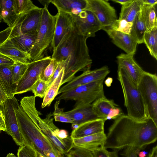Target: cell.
<instances>
[{"instance_id": "6da1fadb", "label": "cell", "mask_w": 157, "mask_h": 157, "mask_svg": "<svg viewBox=\"0 0 157 157\" xmlns=\"http://www.w3.org/2000/svg\"><path fill=\"white\" fill-rule=\"evenodd\" d=\"M157 140V124L148 117L137 120L123 114L114 120L109 128L104 145L106 149L121 151L128 147L137 153Z\"/></svg>"}, {"instance_id": "7a4b0ae2", "label": "cell", "mask_w": 157, "mask_h": 157, "mask_svg": "<svg viewBox=\"0 0 157 157\" xmlns=\"http://www.w3.org/2000/svg\"><path fill=\"white\" fill-rule=\"evenodd\" d=\"M87 38L78 34L74 27L53 52L51 58L63 63L64 71L61 85L73 79L78 72L90 70L92 60L86 44Z\"/></svg>"}, {"instance_id": "3957f363", "label": "cell", "mask_w": 157, "mask_h": 157, "mask_svg": "<svg viewBox=\"0 0 157 157\" xmlns=\"http://www.w3.org/2000/svg\"><path fill=\"white\" fill-rule=\"evenodd\" d=\"M16 113L24 145H29L45 157H63L48 137L35 124L19 105Z\"/></svg>"}, {"instance_id": "277c9868", "label": "cell", "mask_w": 157, "mask_h": 157, "mask_svg": "<svg viewBox=\"0 0 157 157\" xmlns=\"http://www.w3.org/2000/svg\"><path fill=\"white\" fill-rule=\"evenodd\" d=\"M117 76L123 94L127 115L137 120H144L148 117L137 85L125 70L118 66Z\"/></svg>"}, {"instance_id": "5b68a950", "label": "cell", "mask_w": 157, "mask_h": 157, "mask_svg": "<svg viewBox=\"0 0 157 157\" xmlns=\"http://www.w3.org/2000/svg\"><path fill=\"white\" fill-rule=\"evenodd\" d=\"M56 21V16L52 15L48 7L44 6L36 40L29 53L32 61H36L44 57L53 39Z\"/></svg>"}, {"instance_id": "8992f818", "label": "cell", "mask_w": 157, "mask_h": 157, "mask_svg": "<svg viewBox=\"0 0 157 157\" xmlns=\"http://www.w3.org/2000/svg\"><path fill=\"white\" fill-rule=\"evenodd\" d=\"M27 114L60 153L66 154L74 147L70 136L64 139H60L56 136V132L59 128L53 122V114L51 112L48 114L45 118L42 119L40 117V112L37 110L36 107H33L28 110Z\"/></svg>"}, {"instance_id": "52a82bcc", "label": "cell", "mask_w": 157, "mask_h": 157, "mask_svg": "<svg viewBox=\"0 0 157 157\" xmlns=\"http://www.w3.org/2000/svg\"><path fill=\"white\" fill-rule=\"evenodd\" d=\"M105 79L80 85L60 94L57 100H72L75 101V107L92 104L104 95Z\"/></svg>"}, {"instance_id": "ba28073f", "label": "cell", "mask_w": 157, "mask_h": 157, "mask_svg": "<svg viewBox=\"0 0 157 157\" xmlns=\"http://www.w3.org/2000/svg\"><path fill=\"white\" fill-rule=\"evenodd\" d=\"M148 117L157 124V76L144 71L137 85Z\"/></svg>"}, {"instance_id": "9c48e42d", "label": "cell", "mask_w": 157, "mask_h": 157, "mask_svg": "<svg viewBox=\"0 0 157 157\" xmlns=\"http://www.w3.org/2000/svg\"><path fill=\"white\" fill-rule=\"evenodd\" d=\"M86 5L83 10L92 13L96 17L105 31L112 29L118 19L116 12L107 0H86Z\"/></svg>"}, {"instance_id": "30bf717a", "label": "cell", "mask_w": 157, "mask_h": 157, "mask_svg": "<svg viewBox=\"0 0 157 157\" xmlns=\"http://www.w3.org/2000/svg\"><path fill=\"white\" fill-rule=\"evenodd\" d=\"M19 105L14 96L8 98L3 104L1 109L5 120L6 133L11 136L16 144L20 147L24 144L16 113V110Z\"/></svg>"}, {"instance_id": "8fae6325", "label": "cell", "mask_w": 157, "mask_h": 157, "mask_svg": "<svg viewBox=\"0 0 157 157\" xmlns=\"http://www.w3.org/2000/svg\"><path fill=\"white\" fill-rule=\"evenodd\" d=\"M51 59V56H48L29 63L26 71L17 84L15 95L30 90Z\"/></svg>"}, {"instance_id": "7c38bea8", "label": "cell", "mask_w": 157, "mask_h": 157, "mask_svg": "<svg viewBox=\"0 0 157 157\" xmlns=\"http://www.w3.org/2000/svg\"><path fill=\"white\" fill-rule=\"evenodd\" d=\"M72 15L75 28L79 35L87 38L94 37L102 29L96 17L90 11L82 10L77 14Z\"/></svg>"}, {"instance_id": "4fadbf2b", "label": "cell", "mask_w": 157, "mask_h": 157, "mask_svg": "<svg viewBox=\"0 0 157 157\" xmlns=\"http://www.w3.org/2000/svg\"><path fill=\"white\" fill-rule=\"evenodd\" d=\"M109 73V70L107 66L93 70L84 71L60 88L58 95L76 86L105 79Z\"/></svg>"}, {"instance_id": "5bb4252c", "label": "cell", "mask_w": 157, "mask_h": 157, "mask_svg": "<svg viewBox=\"0 0 157 157\" xmlns=\"http://www.w3.org/2000/svg\"><path fill=\"white\" fill-rule=\"evenodd\" d=\"M55 16L54 33L51 46L53 52L55 50L65 35L74 27L72 14L58 11Z\"/></svg>"}, {"instance_id": "9a60e30c", "label": "cell", "mask_w": 157, "mask_h": 157, "mask_svg": "<svg viewBox=\"0 0 157 157\" xmlns=\"http://www.w3.org/2000/svg\"><path fill=\"white\" fill-rule=\"evenodd\" d=\"M105 31L114 44L123 50L126 54L134 56L138 44L131 35L113 29Z\"/></svg>"}, {"instance_id": "2e32d148", "label": "cell", "mask_w": 157, "mask_h": 157, "mask_svg": "<svg viewBox=\"0 0 157 157\" xmlns=\"http://www.w3.org/2000/svg\"><path fill=\"white\" fill-rule=\"evenodd\" d=\"M117 58L118 66L124 69L137 85L145 71L135 61L133 56L122 53Z\"/></svg>"}, {"instance_id": "e0dca14e", "label": "cell", "mask_w": 157, "mask_h": 157, "mask_svg": "<svg viewBox=\"0 0 157 157\" xmlns=\"http://www.w3.org/2000/svg\"><path fill=\"white\" fill-rule=\"evenodd\" d=\"M105 121L98 118L79 124L73 130L70 136L72 139L79 138L104 131Z\"/></svg>"}, {"instance_id": "ac0fdd59", "label": "cell", "mask_w": 157, "mask_h": 157, "mask_svg": "<svg viewBox=\"0 0 157 157\" xmlns=\"http://www.w3.org/2000/svg\"><path fill=\"white\" fill-rule=\"evenodd\" d=\"M65 113L71 119L73 124H79L99 118L93 112L92 104L78 107Z\"/></svg>"}, {"instance_id": "d6986e66", "label": "cell", "mask_w": 157, "mask_h": 157, "mask_svg": "<svg viewBox=\"0 0 157 157\" xmlns=\"http://www.w3.org/2000/svg\"><path fill=\"white\" fill-rule=\"evenodd\" d=\"M43 11V8H39L25 15L21 25L22 33L38 31L41 23Z\"/></svg>"}, {"instance_id": "ffe728a7", "label": "cell", "mask_w": 157, "mask_h": 157, "mask_svg": "<svg viewBox=\"0 0 157 157\" xmlns=\"http://www.w3.org/2000/svg\"><path fill=\"white\" fill-rule=\"evenodd\" d=\"M13 65H0V86L8 98L14 96L17 86L13 82Z\"/></svg>"}, {"instance_id": "44dd1931", "label": "cell", "mask_w": 157, "mask_h": 157, "mask_svg": "<svg viewBox=\"0 0 157 157\" xmlns=\"http://www.w3.org/2000/svg\"><path fill=\"white\" fill-rule=\"evenodd\" d=\"M0 53L11 59L15 62L28 64L32 61L28 53L22 52L6 40L0 44Z\"/></svg>"}, {"instance_id": "7402d4cb", "label": "cell", "mask_w": 157, "mask_h": 157, "mask_svg": "<svg viewBox=\"0 0 157 157\" xmlns=\"http://www.w3.org/2000/svg\"><path fill=\"white\" fill-rule=\"evenodd\" d=\"M106 138V134L104 131L72 140L74 146L90 149L104 146Z\"/></svg>"}, {"instance_id": "603a6c76", "label": "cell", "mask_w": 157, "mask_h": 157, "mask_svg": "<svg viewBox=\"0 0 157 157\" xmlns=\"http://www.w3.org/2000/svg\"><path fill=\"white\" fill-rule=\"evenodd\" d=\"M58 11L77 14L82 11L86 5V0H50Z\"/></svg>"}, {"instance_id": "cb8c5ba5", "label": "cell", "mask_w": 157, "mask_h": 157, "mask_svg": "<svg viewBox=\"0 0 157 157\" xmlns=\"http://www.w3.org/2000/svg\"><path fill=\"white\" fill-rule=\"evenodd\" d=\"M37 33V32H34L26 34L21 33L6 40L9 41L19 50L29 53L35 43Z\"/></svg>"}, {"instance_id": "d4e9b609", "label": "cell", "mask_w": 157, "mask_h": 157, "mask_svg": "<svg viewBox=\"0 0 157 157\" xmlns=\"http://www.w3.org/2000/svg\"><path fill=\"white\" fill-rule=\"evenodd\" d=\"M117 106L113 100L108 99L105 95L92 104V109L95 114L99 118L105 121L111 110Z\"/></svg>"}, {"instance_id": "484cf974", "label": "cell", "mask_w": 157, "mask_h": 157, "mask_svg": "<svg viewBox=\"0 0 157 157\" xmlns=\"http://www.w3.org/2000/svg\"><path fill=\"white\" fill-rule=\"evenodd\" d=\"M143 5L142 0H132L129 3L122 6L118 19L132 23Z\"/></svg>"}, {"instance_id": "4316f807", "label": "cell", "mask_w": 157, "mask_h": 157, "mask_svg": "<svg viewBox=\"0 0 157 157\" xmlns=\"http://www.w3.org/2000/svg\"><path fill=\"white\" fill-rule=\"evenodd\" d=\"M147 31L142 7L132 23L129 34L136 40L138 44H141L144 43V37Z\"/></svg>"}, {"instance_id": "83f0119b", "label": "cell", "mask_w": 157, "mask_h": 157, "mask_svg": "<svg viewBox=\"0 0 157 157\" xmlns=\"http://www.w3.org/2000/svg\"><path fill=\"white\" fill-rule=\"evenodd\" d=\"M14 0H0V17L8 26L12 25L19 16L14 8Z\"/></svg>"}, {"instance_id": "f1b7e54d", "label": "cell", "mask_w": 157, "mask_h": 157, "mask_svg": "<svg viewBox=\"0 0 157 157\" xmlns=\"http://www.w3.org/2000/svg\"><path fill=\"white\" fill-rule=\"evenodd\" d=\"M63 67L60 71L58 75L53 81L49 86L45 96L42 104V108L49 106L58 95V93L61 86V83L64 75Z\"/></svg>"}, {"instance_id": "f546056e", "label": "cell", "mask_w": 157, "mask_h": 157, "mask_svg": "<svg viewBox=\"0 0 157 157\" xmlns=\"http://www.w3.org/2000/svg\"><path fill=\"white\" fill-rule=\"evenodd\" d=\"M156 6L157 4L153 6L144 4L142 7L143 17L147 28V32L157 26Z\"/></svg>"}, {"instance_id": "4dcf8cb0", "label": "cell", "mask_w": 157, "mask_h": 157, "mask_svg": "<svg viewBox=\"0 0 157 157\" xmlns=\"http://www.w3.org/2000/svg\"><path fill=\"white\" fill-rule=\"evenodd\" d=\"M144 43L146 45L151 55L157 59V26L147 32L144 36Z\"/></svg>"}, {"instance_id": "1f68e13d", "label": "cell", "mask_w": 157, "mask_h": 157, "mask_svg": "<svg viewBox=\"0 0 157 157\" xmlns=\"http://www.w3.org/2000/svg\"><path fill=\"white\" fill-rule=\"evenodd\" d=\"M13 6L15 12L18 16L26 14L39 8L30 0H14Z\"/></svg>"}, {"instance_id": "d6a6232c", "label": "cell", "mask_w": 157, "mask_h": 157, "mask_svg": "<svg viewBox=\"0 0 157 157\" xmlns=\"http://www.w3.org/2000/svg\"><path fill=\"white\" fill-rule=\"evenodd\" d=\"M50 86L48 82L41 80L39 77L30 90L33 93L35 97L44 98Z\"/></svg>"}, {"instance_id": "836d02e7", "label": "cell", "mask_w": 157, "mask_h": 157, "mask_svg": "<svg viewBox=\"0 0 157 157\" xmlns=\"http://www.w3.org/2000/svg\"><path fill=\"white\" fill-rule=\"evenodd\" d=\"M28 64L15 62L13 65L12 70V77L13 84L17 85L26 71Z\"/></svg>"}, {"instance_id": "e575fe53", "label": "cell", "mask_w": 157, "mask_h": 157, "mask_svg": "<svg viewBox=\"0 0 157 157\" xmlns=\"http://www.w3.org/2000/svg\"><path fill=\"white\" fill-rule=\"evenodd\" d=\"M60 100H57L54 105V109L53 117L56 121L72 123L71 118L63 111V109L59 107Z\"/></svg>"}, {"instance_id": "d590c367", "label": "cell", "mask_w": 157, "mask_h": 157, "mask_svg": "<svg viewBox=\"0 0 157 157\" xmlns=\"http://www.w3.org/2000/svg\"><path fill=\"white\" fill-rule=\"evenodd\" d=\"M59 62L52 58L49 63L41 74L39 78L41 80L49 83L56 68Z\"/></svg>"}, {"instance_id": "8d00e7d4", "label": "cell", "mask_w": 157, "mask_h": 157, "mask_svg": "<svg viewBox=\"0 0 157 157\" xmlns=\"http://www.w3.org/2000/svg\"><path fill=\"white\" fill-rule=\"evenodd\" d=\"M17 157H38L37 151L27 145L20 146L17 150Z\"/></svg>"}, {"instance_id": "74e56055", "label": "cell", "mask_w": 157, "mask_h": 157, "mask_svg": "<svg viewBox=\"0 0 157 157\" xmlns=\"http://www.w3.org/2000/svg\"><path fill=\"white\" fill-rule=\"evenodd\" d=\"M66 154L70 157H90L89 150L75 146Z\"/></svg>"}, {"instance_id": "f35d334b", "label": "cell", "mask_w": 157, "mask_h": 157, "mask_svg": "<svg viewBox=\"0 0 157 157\" xmlns=\"http://www.w3.org/2000/svg\"><path fill=\"white\" fill-rule=\"evenodd\" d=\"M132 25V23L124 20L117 19L112 29L129 34Z\"/></svg>"}, {"instance_id": "ab89813d", "label": "cell", "mask_w": 157, "mask_h": 157, "mask_svg": "<svg viewBox=\"0 0 157 157\" xmlns=\"http://www.w3.org/2000/svg\"><path fill=\"white\" fill-rule=\"evenodd\" d=\"M87 149L90 150V157H109L107 153V150L104 146Z\"/></svg>"}, {"instance_id": "60d3db41", "label": "cell", "mask_w": 157, "mask_h": 157, "mask_svg": "<svg viewBox=\"0 0 157 157\" xmlns=\"http://www.w3.org/2000/svg\"><path fill=\"white\" fill-rule=\"evenodd\" d=\"M121 151L120 153L121 157H138L136 149L134 147H128Z\"/></svg>"}, {"instance_id": "b9f144b4", "label": "cell", "mask_w": 157, "mask_h": 157, "mask_svg": "<svg viewBox=\"0 0 157 157\" xmlns=\"http://www.w3.org/2000/svg\"><path fill=\"white\" fill-rule=\"evenodd\" d=\"M123 114H124L122 110L118 106L111 110L110 113L107 116L106 118V121L112 119L114 120Z\"/></svg>"}, {"instance_id": "7bdbcfd3", "label": "cell", "mask_w": 157, "mask_h": 157, "mask_svg": "<svg viewBox=\"0 0 157 157\" xmlns=\"http://www.w3.org/2000/svg\"><path fill=\"white\" fill-rule=\"evenodd\" d=\"M14 62L11 59L0 53V65H13Z\"/></svg>"}, {"instance_id": "ee69618b", "label": "cell", "mask_w": 157, "mask_h": 157, "mask_svg": "<svg viewBox=\"0 0 157 157\" xmlns=\"http://www.w3.org/2000/svg\"><path fill=\"white\" fill-rule=\"evenodd\" d=\"M63 68V66L62 61L59 62L58 64L56 67V69L53 75L49 82V83L50 85H51L53 81L57 77L60 71Z\"/></svg>"}, {"instance_id": "f6af8a7d", "label": "cell", "mask_w": 157, "mask_h": 157, "mask_svg": "<svg viewBox=\"0 0 157 157\" xmlns=\"http://www.w3.org/2000/svg\"><path fill=\"white\" fill-rule=\"evenodd\" d=\"M56 135L57 137L61 139H66L70 136L67 131L64 129H58L56 132Z\"/></svg>"}, {"instance_id": "bcb514c9", "label": "cell", "mask_w": 157, "mask_h": 157, "mask_svg": "<svg viewBox=\"0 0 157 157\" xmlns=\"http://www.w3.org/2000/svg\"><path fill=\"white\" fill-rule=\"evenodd\" d=\"M7 98L8 97L6 94L0 86V109H1L3 104Z\"/></svg>"}, {"instance_id": "7dc6e473", "label": "cell", "mask_w": 157, "mask_h": 157, "mask_svg": "<svg viewBox=\"0 0 157 157\" xmlns=\"http://www.w3.org/2000/svg\"><path fill=\"white\" fill-rule=\"evenodd\" d=\"M146 157H157V145L153 147Z\"/></svg>"}, {"instance_id": "c3c4849f", "label": "cell", "mask_w": 157, "mask_h": 157, "mask_svg": "<svg viewBox=\"0 0 157 157\" xmlns=\"http://www.w3.org/2000/svg\"><path fill=\"white\" fill-rule=\"evenodd\" d=\"M0 131L6 132V128L4 117L0 115Z\"/></svg>"}, {"instance_id": "681fc988", "label": "cell", "mask_w": 157, "mask_h": 157, "mask_svg": "<svg viewBox=\"0 0 157 157\" xmlns=\"http://www.w3.org/2000/svg\"><path fill=\"white\" fill-rule=\"evenodd\" d=\"M118 151L117 150H112L110 151L107 150V153L109 157H119L118 154Z\"/></svg>"}, {"instance_id": "f907efd6", "label": "cell", "mask_w": 157, "mask_h": 157, "mask_svg": "<svg viewBox=\"0 0 157 157\" xmlns=\"http://www.w3.org/2000/svg\"><path fill=\"white\" fill-rule=\"evenodd\" d=\"M144 4L153 6L156 5L157 0H142Z\"/></svg>"}, {"instance_id": "816d5d0a", "label": "cell", "mask_w": 157, "mask_h": 157, "mask_svg": "<svg viewBox=\"0 0 157 157\" xmlns=\"http://www.w3.org/2000/svg\"><path fill=\"white\" fill-rule=\"evenodd\" d=\"M132 0H113L112 1L123 6L131 2Z\"/></svg>"}, {"instance_id": "f5cc1de1", "label": "cell", "mask_w": 157, "mask_h": 157, "mask_svg": "<svg viewBox=\"0 0 157 157\" xmlns=\"http://www.w3.org/2000/svg\"><path fill=\"white\" fill-rule=\"evenodd\" d=\"M113 82V78L110 77H108L104 81V83L107 87H110Z\"/></svg>"}, {"instance_id": "db71d44e", "label": "cell", "mask_w": 157, "mask_h": 157, "mask_svg": "<svg viewBox=\"0 0 157 157\" xmlns=\"http://www.w3.org/2000/svg\"><path fill=\"white\" fill-rule=\"evenodd\" d=\"M39 1L44 5V7L46 6L48 7L49 4L50 3V0H40Z\"/></svg>"}, {"instance_id": "11a10c76", "label": "cell", "mask_w": 157, "mask_h": 157, "mask_svg": "<svg viewBox=\"0 0 157 157\" xmlns=\"http://www.w3.org/2000/svg\"><path fill=\"white\" fill-rule=\"evenodd\" d=\"M139 157H146L147 156V152L145 151H140L137 153Z\"/></svg>"}, {"instance_id": "9f6ffc18", "label": "cell", "mask_w": 157, "mask_h": 157, "mask_svg": "<svg viewBox=\"0 0 157 157\" xmlns=\"http://www.w3.org/2000/svg\"><path fill=\"white\" fill-rule=\"evenodd\" d=\"M6 157H16L13 153H9L7 154Z\"/></svg>"}, {"instance_id": "6f0895ef", "label": "cell", "mask_w": 157, "mask_h": 157, "mask_svg": "<svg viewBox=\"0 0 157 157\" xmlns=\"http://www.w3.org/2000/svg\"><path fill=\"white\" fill-rule=\"evenodd\" d=\"M37 155H38V157H45L44 156H43V155H42L39 154V153H38L37 152Z\"/></svg>"}, {"instance_id": "680465c9", "label": "cell", "mask_w": 157, "mask_h": 157, "mask_svg": "<svg viewBox=\"0 0 157 157\" xmlns=\"http://www.w3.org/2000/svg\"><path fill=\"white\" fill-rule=\"evenodd\" d=\"M2 19L1 18V17H0V23L2 21Z\"/></svg>"}]
</instances>
